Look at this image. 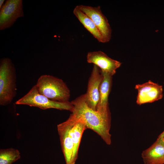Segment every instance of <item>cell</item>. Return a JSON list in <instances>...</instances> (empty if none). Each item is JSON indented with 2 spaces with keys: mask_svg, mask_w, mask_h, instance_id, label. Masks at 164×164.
I'll use <instances>...</instances> for the list:
<instances>
[{
  "mask_svg": "<svg viewBox=\"0 0 164 164\" xmlns=\"http://www.w3.org/2000/svg\"><path fill=\"white\" fill-rule=\"evenodd\" d=\"M73 108L71 114L82 119L87 128L97 134L108 145L111 144L110 133L111 117L110 113L103 114L89 107L86 104L84 94L71 102Z\"/></svg>",
  "mask_w": 164,
  "mask_h": 164,
  "instance_id": "1",
  "label": "cell"
},
{
  "mask_svg": "<svg viewBox=\"0 0 164 164\" xmlns=\"http://www.w3.org/2000/svg\"><path fill=\"white\" fill-rule=\"evenodd\" d=\"M16 70L11 60L3 58L0 61V105L10 104L16 94Z\"/></svg>",
  "mask_w": 164,
  "mask_h": 164,
  "instance_id": "2",
  "label": "cell"
},
{
  "mask_svg": "<svg viewBox=\"0 0 164 164\" xmlns=\"http://www.w3.org/2000/svg\"><path fill=\"white\" fill-rule=\"evenodd\" d=\"M39 92L55 101L69 102L70 90L63 80L47 74L41 75L35 84Z\"/></svg>",
  "mask_w": 164,
  "mask_h": 164,
  "instance_id": "3",
  "label": "cell"
},
{
  "mask_svg": "<svg viewBox=\"0 0 164 164\" xmlns=\"http://www.w3.org/2000/svg\"><path fill=\"white\" fill-rule=\"evenodd\" d=\"M15 104L36 107L43 110L55 108L71 112L73 108L71 102H61L50 100L39 92L36 85L26 94L16 101Z\"/></svg>",
  "mask_w": 164,
  "mask_h": 164,
  "instance_id": "4",
  "label": "cell"
},
{
  "mask_svg": "<svg viewBox=\"0 0 164 164\" xmlns=\"http://www.w3.org/2000/svg\"><path fill=\"white\" fill-rule=\"evenodd\" d=\"M22 0H7L0 9V29L11 27L19 18L23 16Z\"/></svg>",
  "mask_w": 164,
  "mask_h": 164,
  "instance_id": "5",
  "label": "cell"
},
{
  "mask_svg": "<svg viewBox=\"0 0 164 164\" xmlns=\"http://www.w3.org/2000/svg\"><path fill=\"white\" fill-rule=\"evenodd\" d=\"M77 6L94 22L102 35L103 43L109 42L111 38V29L107 18L101 12L100 6L93 7L83 5Z\"/></svg>",
  "mask_w": 164,
  "mask_h": 164,
  "instance_id": "6",
  "label": "cell"
},
{
  "mask_svg": "<svg viewBox=\"0 0 164 164\" xmlns=\"http://www.w3.org/2000/svg\"><path fill=\"white\" fill-rule=\"evenodd\" d=\"M135 88L138 91L136 102L139 105L153 102L163 97L162 86L151 80L136 84Z\"/></svg>",
  "mask_w": 164,
  "mask_h": 164,
  "instance_id": "7",
  "label": "cell"
},
{
  "mask_svg": "<svg viewBox=\"0 0 164 164\" xmlns=\"http://www.w3.org/2000/svg\"><path fill=\"white\" fill-rule=\"evenodd\" d=\"M103 77V74L100 69L94 65L84 97L87 104L94 110H96L99 101L100 87Z\"/></svg>",
  "mask_w": 164,
  "mask_h": 164,
  "instance_id": "8",
  "label": "cell"
},
{
  "mask_svg": "<svg viewBox=\"0 0 164 164\" xmlns=\"http://www.w3.org/2000/svg\"><path fill=\"white\" fill-rule=\"evenodd\" d=\"M71 121L69 118L57 126L62 150L66 164H75L73 147L70 133Z\"/></svg>",
  "mask_w": 164,
  "mask_h": 164,
  "instance_id": "9",
  "label": "cell"
},
{
  "mask_svg": "<svg viewBox=\"0 0 164 164\" xmlns=\"http://www.w3.org/2000/svg\"><path fill=\"white\" fill-rule=\"evenodd\" d=\"M87 58L88 63H93L97 66L102 72L107 73L112 76L115 73L116 70L122 63L100 51L88 52Z\"/></svg>",
  "mask_w": 164,
  "mask_h": 164,
  "instance_id": "10",
  "label": "cell"
},
{
  "mask_svg": "<svg viewBox=\"0 0 164 164\" xmlns=\"http://www.w3.org/2000/svg\"><path fill=\"white\" fill-rule=\"evenodd\" d=\"M144 164H164V143L159 139L141 154Z\"/></svg>",
  "mask_w": 164,
  "mask_h": 164,
  "instance_id": "11",
  "label": "cell"
},
{
  "mask_svg": "<svg viewBox=\"0 0 164 164\" xmlns=\"http://www.w3.org/2000/svg\"><path fill=\"white\" fill-rule=\"evenodd\" d=\"M102 73L103 77L100 85L99 99L96 111L107 114L110 113L108 98L111 87L112 76L106 73Z\"/></svg>",
  "mask_w": 164,
  "mask_h": 164,
  "instance_id": "12",
  "label": "cell"
},
{
  "mask_svg": "<svg viewBox=\"0 0 164 164\" xmlns=\"http://www.w3.org/2000/svg\"><path fill=\"white\" fill-rule=\"evenodd\" d=\"M69 118L71 121L70 133L73 145L74 158L76 161L82 135L87 128L84 122L81 118L75 117L71 114Z\"/></svg>",
  "mask_w": 164,
  "mask_h": 164,
  "instance_id": "13",
  "label": "cell"
},
{
  "mask_svg": "<svg viewBox=\"0 0 164 164\" xmlns=\"http://www.w3.org/2000/svg\"><path fill=\"white\" fill-rule=\"evenodd\" d=\"M73 13L84 27L99 42L103 43L102 35L91 19L77 6Z\"/></svg>",
  "mask_w": 164,
  "mask_h": 164,
  "instance_id": "14",
  "label": "cell"
},
{
  "mask_svg": "<svg viewBox=\"0 0 164 164\" xmlns=\"http://www.w3.org/2000/svg\"><path fill=\"white\" fill-rule=\"evenodd\" d=\"M19 151L12 148L1 149L0 164H12L20 158Z\"/></svg>",
  "mask_w": 164,
  "mask_h": 164,
  "instance_id": "15",
  "label": "cell"
},
{
  "mask_svg": "<svg viewBox=\"0 0 164 164\" xmlns=\"http://www.w3.org/2000/svg\"><path fill=\"white\" fill-rule=\"evenodd\" d=\"M157 138L160 139L164 143V131Z\"/></svg>",
  "mask_w": 164,
  "mask_h": 164,
  "instance_id": "16",
  "label": "cell"
},
{
  "mask_svg": "<svg viewBox=\"0 0 164 164\" xmlns=\"http://www.w3.org/2000/svg\"><path fill=\"white\" fill-rule=\"evenodd\" d=\"M5 0H0V9L1 8L2 6V5L3 3V2H4Z\"/></svg>",
  "mask_w": 164,
  "mask_h": 164,
  "instance_id": "17",
  "label": "cell"
}]
</instances>
